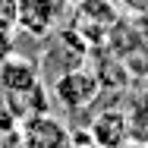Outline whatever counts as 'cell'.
<instances>
[{
    "mask_svg": "<svg viewBox=\"0 0 148 148\" xmlns=\"http://www.w3.org/2000/svg\"><path fill=\"white\" fill-rule=\"evenodd\" d=\"M10 57H13V38H10V32H0V63Z\"/></svg>",
    "mask_w": 148,
    "mask_h": 148,
    "instance_id": "obj_6",
    "label": "cell"
},
{
    "mask_svg": "<svg viewBox=\"0 0 148 148\" xmlns=\"http://www.w3.org/2000/svg\"><path fill=\"white\" fill-rule=\"evenodd\" d=\"M98 95H101V79H98V73H88V69H82V66L60 73L57 85H54V98H57L66 110H73V114L88 110L91 104L98 101Z\"/></svg>",
    "mask_w": 148,
    "mask_h": 148,
    "instance_id": "obj_1",
    "label": "cell"
},
{
    "mask_svg": "<svg viewBox=\"0 0 148 148\" xmlns=\"http://www.w3.org/2000/svg\"><path fill=\"white\" fill-rule=\"evenodd\" d=\"M60 13V3L57 0H19V16H16V29L29 32L35 38L47 35L54 19Z\"/></svg>",
    "mask_w": 148,
    "mask_h": 148,
    "instance_id": "obj_3",
    "label": "cell"
},
{
    "mask_svg": "<svg viewBox=\"0 0 148 148\" xmlns=\"http://www.w3.org/2000/svg\"><path fill=\"white\" fill-rule=\"evenodd\" d=\"M76 148H98V145H76Z\"/></svg>",
    "mask_w": 148,
    "mask_h": 148,
    "instance_id": "obj_9",
    "label": "cell"
},
{
    "mask_svg": "<svg viewBox=\"0 0 148 148\" xmlns=\"http://www.w3.org/2000/svg\"><path fill=\"white\" fill-rule=\"evenodd\" d=\"M126 6H136V10H148V0H123Z\"/></svg>",
    "mask_w": 148,
    "mask_h": 148,
    "instance_id": "obj_8",
    "label": "cell"
},
{
    "mask_svg": "<svg viewBox=\"0 0 148 148\" xmlns=\"http://www.w3.org/2000/svg\"><path fill=\"white\" fill-rule=\"evenodd\" d=\"M0 85L10 91V95H25V91L38 88V66L29 63L22 57H10L0 63Z\"/></svg>",
    "mask_w": 148,
    "mask_h": 148,
    "instance_id": "obj_4",
    "label": "cell"
},
{
    "mask_svg": "<svg viewBox=\"0 0 148 148\" xmlns=\"http://www.w3.org/2000/svg\"><path fill=\"white\" fill-rule=\"evenodd\" d=\"M91 142L98 148H120L126 139H132V126H129V114L110 104V107H101L88 123Z\"/></svg>",
    "mask_w": 148,
    "mask_h": 148,
    "instance_id": "obj_2",
    "label": "cell"
},
{
    "mask_svg": "<svg viewBox=\"0 0 148 148\" xmlns=\"http://www.w3.org/2000/svg\"><path fill=\"white\" fill-rule=\"evenodd\" d=\"M16 16H19V0H0V32L16 29Z\"/></svg>",
    "mask_w": 148,
    "mask_h": 148,
    "instance_id": "obj_5",
    "label": "cell"
},
{
    "mask_svg": "<svg viewBox=\"0 0 148 148\" xmlns=\"http://www.w3.org/2000/svg\"><path fill=\"white\" fill-rule=\"evenodd\" d=\"M120 148H148V142H142V139H126Z\"/></svg>",
    "mask_w": 148,
    "mask_h": 148,
    "instance_id": "obj_7",
    "label": "cell"
}]
</instances>
